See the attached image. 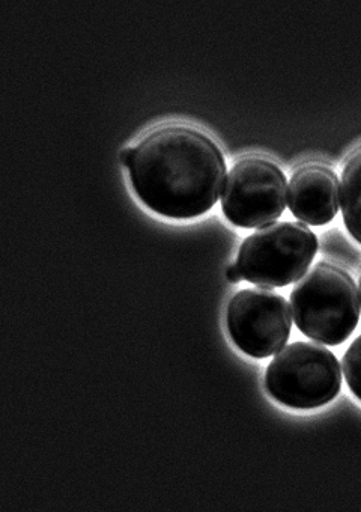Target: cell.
Segmentation results:
<instances>
[{"label": "cell", "mask_w": 361, "mask_h": 512, "mask_svg": "<svg viewBox=\"0 0 361 512\" xmlns=\"http://www.w3.org/2000/svg\"><path fill=\"white\" fill-rule=\"evenodd\" d=\"M360 294L349 273L330 263H318L304 273L291 293L292 318L312 341L340 345L360 320Z\"/></svg>", "instance_id": "obj_2"}, {"label": "cell", "mask_w": 361, "mask_h": 512, "mask_svg": "<svg viewBox=\"0 0 361 512\" xmlns=\"http://www.w3.org/2000/svg\"><path fill=\"white\" fill-rule=\"evenodd\" d=\"M288 181L279 166L262 157L241 160L229 171L222 192L226 219L240 228L265 226L282 216Z\"/></svg>", "instance_id": "obj_5"}, {"label": "cell", "mask_w": 361, "mask_h": 512, "mask_svg": "<svg viewBox=\"0 0 361 512\" xmlns=\"http://www.w3.org/2000/svg\"><path fill=\"white\" fill-rule=\"evenodd\" d=\"M340 210L349 234L361 244V148L349 157L343 168Z\"/></svg>", "instance_id": "obj_8"}, {"label": "cell", "mask_w": 361, "mask_h": 512, "mask_svg": "<svg viewBox=\"0 0 361 512\" xmlns=\"http://www.w3.org/2000/svg\"><path fill=\"white\" fill-rule=\"evenodd\" d=\"M342 366L349 389L361 401V335L346 350Z\"/></svg>", "instance_id": "obj_9"}, {"label": "cell", "mask_w": 361, "mask_h": 512, "mask_svg": "<svg viewBox=\"0 0 361 512\" xmlns=\"http://www.w3.org/2000/svg\"><path fill=\"white\" fill-rule=\"evenodd\" d=\"M134 148H125V150L121 151L119 154V159H121L122 166L128 168L130 165L131 159H133Z\"/></svg>", "instance_id": "obj_11"}, {"label": "cell", "mask_w": 361, "mask_h": 512, "mask_svg": "<svg viewBox=\"0 0 361 512\" xmlns=\"http://www.w3.org/2000/svg\"><path fill=\"white\" fill-rule=\"evenodd\" d=\"M128 174L140 201L169 219H195L222 196L226 160L204 133L169 125L146 135L134 147Z\"/></svg>", "instance_id": "obj_1"}, {"label": "cell", "mask_w": 361, "mask_h": 512, "mask_svg": "<svg viewBox=\"0 0 361 512\" xmlns=\"http://www.w3.org/2000/svg\"><path fill=\"white\" fill-rule=\"evenodd\" d=\"M339 184L336 174L325 166L298 169L289 181V210L307 225H327L340 208Z\"/></svg>", "instance_id": "obj_7"}, {"label": "cell", "mask_w": 361, "mask_h": 512, "mask_svg": "<svg viewBox=\"0 0 361 512\" xmlns=\"http://www.w3.org/2000/svg\"><path fill=\"white\" fill-rule=\"evenodd\" d=\"M318 252V238L301 222H273L244 240L237 266L243 279L261 288L298 281Z\"/></svg>", "instance_id": "obj_4"}, {"label": "cell", "mask_w": 361, "mask_h": 512, "mask_svg": "<svg viewBox=\"0 0 361 512\" xmlns=\"http://www.w3.org/2000/svg\"><path fill=\"white\" fill-rule=\"evenodd\" d=\"M358 294H360V303H361V278H360V288H358Z\"/></svg>", "instance_id": "obj_12"}, {"label": "cell", "mask_w": 361, "mask_h": 512, "mask_svg": "<svg viewBox=\"0 0 361 512\" xmlns=\"http://www.w3.org/2000/svg\"><path fill=\"white\" fill-rule=\"evenodd\" d=\"M268 394L283 406L312 410L331 403L342 388L336 356L313 342H294L276 354L265 374Z\"/></svg>", "instance_id": "obj_3"}, {"label": "cell", "mask_w": 361, "mask_h": 512, "mask_svg": "<svg viewBox=\"0 0 361 512\" xmlns=\"http://www.w3.org/2000/svg\"><path fill=\"white\" fill-rule=\"evenodd\" d=\"M226 279H228L231 284H238L243 279V273L238 269L237 264H232L226 269Z\"/></svg>", "instance_id": "obj_10"}, {"label": "cell", "mask_w": 361, "mask_h": 512, "mask_svg": "<svg viewBox=\"0 0 361 512\" xmlns=\"http://www.w3.org/2000/svg\"><path fill=\"white\" fill-rule=\"evenodd\" d=\"M226 327L234 344L247 356L265 359L279 353L292 330L285 297L267 288L241 290L226 308Z\"/></svg>", "instance_id": "obj_6"}]
</instances>
